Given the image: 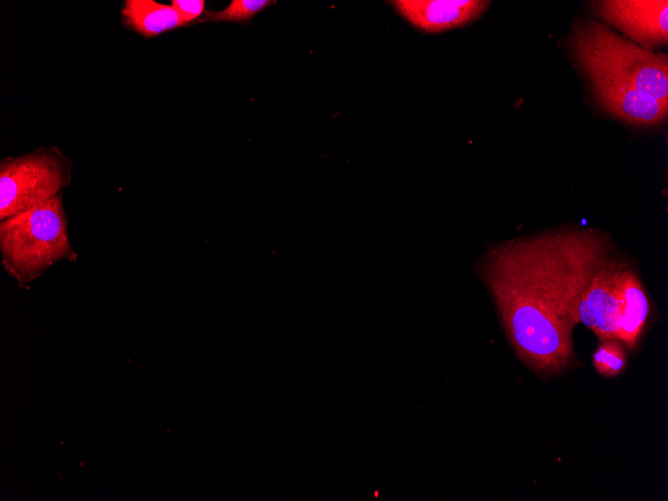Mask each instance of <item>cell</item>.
I'll list each match as a JSON object with an SVG mask.
<instances>
[{
	"label": "cell",
	"mask_w": 668,
	"mask_h": 501,
	"mask_svg": "<svg viewBox=\"0 0 668 501\" xmlns=\"http://www.w3.org/2000/svg\"><path fill=\"white\" fill-rule=\"evenodd\" d=\"M593 364L598 373L614 377L621 373L626 365V353L617 339L600 340L593 354Z\"/></svg>",
	"instance_id": "11"
},
{
	"label": "cell",
	"mask_w": 668,
	"mask_h": 501,
	"mask_svg": "<svg viewBox=\"0 0 668 501\" xmlns=\"http://www.w3.org/2000/svg\"><path fill=\"white\" fill-rule=\"evenodd\" d=\"M393 8L416 29L439 33L466 26L490 6V1L477 0H397Z\"/></svg>",
	"instance_id": "7"
},
{
	"label": "cell",
	"mask_w": 668,
	"mask_h": 501,
	"mask_svg": "<svg viewBox=\"0 0 668 501\" xmlns=\"http://www.w3.org/2000/svg\"><path fill=\"white\" fill-rule=\"evenodd\" d=\"M611 250L599 230L562 228L485 252L478 273L517 355L533 371L552 375L572 362L579 296Z\"/></svg>",
	"instance_id": "1"
},
{
	"label": "cell",
	"mask_w": 668,
	"mask_h": 501,
	"mask_svg": "<svg viewBox=\"0 0 668 501\" xmlns=\"http://www.w3.org/2000/svg\"><path fill=\"white\" fill-rule=\"evenodd\" d=\"M0 253L5 270L21 287L59 261H75L62 194L1 220Z\"/></svg>",
	"instance_id": "3"
},
{
	"label": "cell",
	"mask_w": 668,
	"mask_h": 501,
	"mask_svg": "<svg viewBox=\"0 0 668 501\" xmlns=\"http://www.w3.org/2000/svg\"><path fill=\"white\" fill-rule=\"evenodd\" d=\"M72 162L56 146L0 161V221L43 205L71 182Z\"/></svg>",
	"instance_id": "4"
},
{
	"label": "cell",
	"mask_w": 668,
	"mask_h": 501,
	"mask_svg": "<svg viewBox=\"0 0 668 501\" xmlns=\"http://www.w3.org/2000/svg\"><path fill=\"white\" fill-rule=\"evenodd\" d=\"M599 105L624 122L654 127L663 123L668 104L632 87L602 81H589Z\"/></svg>",
	"instance_id": "8"
},
{
	"label": "cell",
	"mask_w": 668,
	"mask_h": 501,
	"mask_svg": "<svg viewBox=\"0 0 668 501\" xmlns=\"http://www.w3.org/2000/svg\"><path fill=\"white\" fill-rule=\"evenodd\" d=\"M625 261L610 254L586 281L576 307L577 322L600 340L616 339L620 315L619 281Z\"/></svg>",
	"instance_id": "5"
},
{
	"label": "cell",
	"mask_w": 668,
	"mask_h": 501,
	"mask_svg": "<svg viewBox=\"0 0 668 501\" xmlns=\"http://www.w3.org/2000/svg\"><path fill=\"white\" fill-rule=\"evenodd\" d=\"M620 315L616 339L633 349L645 327L649 302L635 273L626 263L619 281Z\"/></svg>",
	"instance_id": "9"
},
{
	"label": "cell",
	"mask_w": 668,
	"mask_h": 501,
	"mask_svg": "<svg viewBox=\"0 0 668 501\" xmlns=\"http://www.w3.org/2000/svg\"><path fill=\"white\" fill-rule=\"evenodd\" d=\"M171 6L177 11L181 19L188 25L198 18L205 7L204 0H172Z\"/></svg>",
	"instance_id": "13"
},
{
	"label": "cell",
	"mask_w": 668,
	"mask_h": 501,
	"mask_svg": "<svg viewBox=\"0 0 668 501\" xmlns=\"http://www.w3.org/2000/svg\"><path fill=\"white\" fill-rule=\"evenodd\" d=\"M276 1L270 0H232L220 11H207L203 21L243 23Z\"/></svg>",
	"instance_id": "12"
},
{
	"label": "cell",
	"mask_w": 668,
	"mask_h": 501,
	"mask_svg": "<svg viewBox=\"0 0 668 501\" xmlns=\"http://www.w3.org/2000/svg\"><path fill=\"white\" fill-rule=\"evenodd\" d=\"M569 48L589 81L632 87L668 104L666 54L649 51L594 19L575 22Z\"/></svg>",
	"instance_id": "2"
},
{
	"label": "cell",
	"mask_w": 668,
	"mask_h": 501,
	"mask_svg": "<svg viewBox=\"0 0 668 501\" xmlns=\"http://www.w3.org/2000/svg\"><path fill=\"white\" fill-rule=\"evenodd\" d=\"M121 13L128 27L148 38L186 26L171 4L154 0H126Z\"/></svg>",
	"instance_id": "10"
},
{
	"label": "cell",
	"mask_w": 668,
	"mask_h": 501,
	"mask_svg": "<svg viewBox=\"0 0 668 501\" xmlns=\"http://www.w3.org/2000/svg\"><path fill=\"white\" fill-rule=\"evenodd\" d=\"M595 15L618 28L641 47L653 49L668 41V2L605 0L592 2Z\"/></svg>",
	"instance_id": "6"
}]
</instances>
